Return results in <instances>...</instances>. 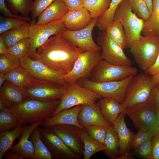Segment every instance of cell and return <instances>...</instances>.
Instances as JSON below:
<instances>
[{
  "instance_id": "obj_30",
  "label": "cell",
  "mask_w": 159,
  "mask_h": 159,
  "mask_svg": "<svg viewBox=\"0 0 159 159\" xmlns=\"http://www.w3.org/2000/svg\"><path fill=\"white\" fill-rule=\"evenodd\" d=\"M6 80L13 85L23 88L29 85L34 79L21 65L5 74Z\"/></svg>"
},
{
  "instance_id": "obj_40",
  "label": "cell",
  "mask_w": 159,
  "mask_h": 159,
  "mask_svg": "<svg viewBox=\"0 0 159 159\" xmlns=\"http://www.w3.org/2000/svg\"><path fill=\"white\" fill-rule=\"evenodd\" d=\"M133 11L140 18L145 21L150 16L148 7L143 0H127Z\"/></svg>"
},
{
  "instance_id": "obj_12",
  "label": "cell",
  "mask_w": 159,
  "mask_h": 159,
  "mask_svg": "<svg viewBox=\"0 0 159 159\" xmlns=\"http://www.w3.org/2000/svg\"><path fill=\"white\" fill-rule=\"evenodd\" d=\"M97 42L100 48L102 60L115 65L131 66L132 62L123 49L110 38L105 31L99 32Z\"/></svg>"
},
{
  "instance_id": "obj_57",
  "label": "cell",
  "mask_w": 159,
  "mask_h": 159,
  "mask_svg": "<svg viewBox=\"0 0 159 159\" xmlns=\"http://www.w3.org/2000/svg\"><path fill=\"white\" fill-rule=\"evenodd\" d=\"M156 114L157 122L158 124L159 125V108L155 110Z\"/></svg>"
},
{
  "instance_id": "obj_18",
  "label": "cell",
  "mask_w": 159,
  "mask_h": 159,
  "mask_svg": "<svg viewBox=\"0 0 159 159\" xmlns=\"http://www.w3.org/2000/svg\"><path fill=\"white\" fill-rule=\"evenodd\" d=\"M80 124L84 128L90 126H101L107 127H113L106 120L100 107L96 103L82 105L78 116Z\"/></svg>"
},
{
  "instance_id": "obj_56",
  "label": "cell",
  "mask_w": 159,
  "mask_h": 159,
  "mask_svg": "<svg viewBox=\"0 0 159 159\" xmlns=\"http://www.w3.org/2000/svg\"><path fill=\"white\" fill-rule=\"evenodd\" d=\"M6 80L5 74L0 72V88Z\"/></svg>"
},
{
  "instance_id": "obj_4",
  "label": "cell",
  "mask_w": 159,
  "mask_h": 159,
  "mask_svg": "<svg viewBox=\"0 0 159 159\" xmlns=\"http://www.w3.org/2000/svg\"><path fill=\"white\" fill-rule=\"evenodd\" d=\"M118 20L122 24L126 36L127 48L141 36L145 21L132 10L127 0H123L115 13L113 21Z\"/></svg>"
},
{
  "instance_id": "obj_19",
  "label": "cell",
  "mask_w": 159,
  "mask_h": 159,
  "mask_svg": "<svg viewBox=\"0 0 159 159\" xmlns=\"http://www.w3.org/2000/svg\"><path fill=\"white\" fill-rule=\"evenodd\" d=\"M126 115L124 112L120 113L113 125L119 140L118 157L123 156L131 152L135 135L126 125L125 121Z\"/></svg>"
},
{
  "instance_id": "obj_43",
  "label": "cell",
  "mask_w": 159,
  "mask_h": 159,
  "mask_svg": "<svg viewBox=\"0 0 159 159\" xmlns=\"http://www.w3.org/2000/svg\"><path fill=\"white\" fill-rule=\"evenodd\" d=\"M54 0H35L32 3L31 9L32 22L40 15Z\"/></svg>"
},
{
  "instance_id": "obj_52",
  "label": "cell",
  "mask_w": 159,
  "mask_h": 159,
  "mask_svg": "<svg viewBox=\"0 0 159 159\" xmlns=\"http://www.w3.org/2000/svg\"><path fill=\"white\" fill-rule=\"evenodd\" d=\"M8 9L6 7L5 0H0V11L1 13H4L7 11Z\"/></svg>"
},
{
  "instance_id": "obj_49",
  "label": "cell",
  "mask_w": 159,
  "mask_h": 159,
  "mask_svg": "<svg viewBox=\"0 0 159 159\" xmlns=\"http://www.w3.org/2000/svg\"><path fill=\"white\" fill-rule=\"evenodd\" d=\"M159 72V54L153 64L145 71L146 74L152 76Z\"/></svg>"
},
{
  "instance_id": "obj_44",
  "label": "cell",
  "mask_w": 159,
  "mask_h": 159,
  "mask_svg": "<svg viewBox=\"0 0 159 159\" xmlns=\"http://www.w3.org/2000/svg\"><path fill=\"white\" fill-rule=\"evenodd\" d=\"M154 135L147 130H140L135 134L133 141L132 149L134 150L141 144L152 140Z\"/></svg>"
},
{
  "instance_id": "obj_1",
  "label": "cell",
  "mask_w": 159,
  "mask_h": 159,
  "mask_svg": "<svg viewBox=\"0 0 159 159\" xmlns=\"http://www.w3.org/2000/svg\"><path fill=\"white\" fill-rule=\"evenodd\" d=\"M84 51L60 35L50 37L37 50L39 60L53 71L69 73L80 54Z\"/></svg>"
},
{
  "instance_id": "obj_45",
  "label": "cell",
  "mask_w": 159,
  "mask_h": 159,
  "mask_svg": "<svg viewBox=\"0 0 159 159\" xmlns=\"http://www.w3.org/2000/svg\"><path fill=\"white\" fill-rule=\"evenodd\" d=\"M152 140L141 144L134 150V155L141 158L149 159L152 150Z\"/></svg>"
},
{
  "instance_id": "obj_32",
  "label": "cell",
  "mask_w": 159,
  "mask_h": 159,
  "mask_svg": "<svg viewBox=\"0 0 159 159\" xmlns=\"http://www.w3.org/2000/svg\"><path fill=\"white\" fill-rule=\"evenodd\" d=\"M105 31L109 37L123 49L127 48L125 31L119 21H113Z\"/></svg>"
},
{
  "instance_id": "obj_37",
  "label": "cell",
  "mask_w": 159,
  "mask_h": 159,
  "mask_svg": "<svg viewBox=\"0 0 159 159\" xmlns=\"http://www.w3.org/2000/svg\"><path fill=\"white\" fill-rule=\"evenodd\" d=\"M30 48V40L28 37L23 39L8 47V52L19 59L27 55Z\"/></svg>"
},
{
  "instance_id": "obj_26",
  "label": "cell",
  "mask_w": 159,
  "mask_h": 159,
  "mask_svg": "<svg viewBox=\"0 0 159 159\" xmlns=\"http://www.w3.org/2000/svg\"><path fill=\"white\" fill-rule=\"evenodd\" d=\"M153 10L145 21L142 33L144 36L159 37V0H153Z\"/></svg>"
},
{
  "instance_id": "obj_38",
  "label": "cell",
  "mask_w": 159,
  "mask_h": 159,
  "mask_svg": "<svg viewBox=\"0 0 159 159\" xmlns=\"http://www.w3.org/2000/svg\"><path fill=\"white\" fill-rule=\"evenodd\" d=\"M11 9L19 13L22 16L28 18L30 12L33 0H6Z\"/></svg>"
},
{
  "instance_id": "obj_17",
  "label": "cell",
  "mask_w": 159,
  "mask_h": 159,
  "mask_svg": "<svg viewBox=\"0 0 159 159\" xmlns=\"http://www.w3.org/2000/svg\"><path fill=\"white\" fill-rule=\"evenodd\" d=\"M49 128L76 153L83 156L84 145L77 127L69 124L54 125Z\"/></svg>"
},
{
  "instance_id": "obj_14",
  "label": "cell",
  "mask_w": 159,
  "mask_h": 159,
  "mask_svg": "<svg viewBox=\"0 0 159 159\" xmlns=\"http://www.w3.org/2000/svg\"><path fill=\"white\" fill-rule=\"evenodd\" d=\"M41 139L54 159H80L82 156L73 152L49 128L41 130Z\"/></svg>"
},
{
  "instance_id": "obj_46",
  "label": "cell",
  "mask_w": 159,
  "mask_h": 159,
  "mask_svg": "<svg viewBox=\"0 0 159 159\" xmlns=\"http://www.w3.org/2000/svg\"><path fill=\"white\" fill-rule=\"evenodd\" d=\"M148 102L155 110L159 108V89L156 86L154 87Z\"/></svg>"
},
{
  "instance_id": "obj_47",
  "label": "cell",
  "mask_w": 159,
  "mask_h": 159,
  "mask_svg": "<svg viewBox=\"0 0 159 159\" xmlns=\"http://www.w3.org/2000/svg\"><path fill=\"white\" fill-rule=\"evenodd\" d=\"M152 152L149 159H159V133L151 140Z\"/></svg>"
},
{
  "instance_id": "obj_36",
  "label": "cell",
  "mask_w": 159,
  "mask_h": 159,
  "mask_svg": "<svg viewBox=\"0 0 159 159\" xmlns=\"http://www.w3.org/2000/svg\"><path fill=\"white\" fill-rule=\"evenodd\" d=\"M123 0H111L107 11L97 19L96 26L100 31H105L113 21L115 11L120 3Z\"/></svg>"
},
{
  "instance_id": "obj_50",
  "label": "cell",
  "mask_w": 159,
  "mask_h": 159,
  "mask_svg": "<svg viewBox=\"0 0 159 159\" xmlns=\"http://www.w3.org/2000/svg\"><path fill=\"white\" fill-rule=\"evenodd\" d=\"M5 159H24L21 156L12 152H6L4 156Z\"/></svg>"
},
{
  "instance_id": "obj_8",
  "label": "cell",
  "mask_w": 159,
  "mask_h": 159,
  "mask_svg": "<svg viewBox=\"0 0 159 159\" xmlns=\"http://www.w3.org/2000/svg\"><path fill=\"white\" fill-rule=\"evenodd\" d=\"M65 83L34 78L31 83L24 88L27 99L51 101L62 99L65 91Z\"/></svg>"
},
{
  "instance_id": "obj_39",
  "label": "cell",
  "mask_w": 159,
  "mask_h": 159,
  "mask_svg": "<svg viewBox=\"0 0 159 159\" xmlns=\"http://www.w3.org/2000/svg\"><path fill=\"white\" fill-rule=\"evenodd\" d=\"M20 65L19 60L8 53L0 54V73L6 74Z\"/></svg>"
},
{
  "instance_id": "obj_34",
  "label": "cell",
  "mask_w": 159,
  "mask_h": 159,
  "mask_svg": "<svg viewBox=\"0 0 159 159\" xmlns=\"http://www.w3.org/2000/svg\"><path fill=\"white\" fill-rule=\"evenodd\" d=\"M106 147L105 155L111 159H117L118 157L119 140L117 133L113 127L109 128L104 142Z\"/></svg>"
},
{
  "instance_id": "obj_22",
  "label": "cell",
  "mask_w": 159,
  "mask_h": 159,
  "mask_svg": "<svg viewBox=\"0 0 159 159\" xmlns=\"http://www.w3.org/2000/svg\"><path fill=\"white\" fill-rule=\"evenodd\" d=\"M82 105L75 106L64 110L58 114L49 117L42 122V125L44 127H49L60 124H69L74 125L80 129L85 128L81 125L78 120V116Z\"/></svg>"
},
{
  "instance_id": "obj_5",
  "label": "cell",
  "mask_w": 159,
  "mask_h": 159,
  "mask_svg": "<svg viewBox=\"0 0 159 159\" xmlns=\"http://www.w3.org/2000/svg\"><path fill=\"white\" fill-rule=\"evenodd\" d=\"M129 48L138 66L145 71L153 64L159 54V37L141 36Z\"/></svg>"
},
{
  "instance_id": "obj_24",
  "label": "cell",
  "mask_w": 159,
  "mask_h": 159,
  "mask_svg": "<svg viewBox=\"0 0 159 159\" xmlns=\"http://www.w3.org/2000/svg\"><path fill=\"white\" fill-rule=\"evenodd\" d=\"M69 10L63 0H54L38 17L37 25L61 20Z\"/></svg>"
},
{
  "instance_id": "obj_48",
  "label": "cell",
  "mask_w": 159,
  "mask_h": 159,
  "mask_svg": "<svg viewBox=\"0 0 159 159\" xmlns=\"http://www.w3.org/2000/svg\"><path fill=\"white\" fill-rule=\"evenodd\" d=\"M69 10H80L84 8L83 1L81 0H63Z\"/></svg>"
},
{
  "instance_id": "obj_13",
  "label": "cell",
  "mask_w": 159,
  "mask_h": 159,
  "mask_svg": "<svg viewBox=\"0 0 159 159\" xmlns=\"http://www.w3.org/2000/svg\"><path fill=\"white\" fill-rule=\"evenodd\" d=\"M102 59L101 52L89 51L82 53L72 70L64 75L65 82L73 83L81 78H89L93 69Z\"/></svg>"
},
{
  "instance_id": "obj_29",
  "label": "cell",
  "mask_w": 159,
  "mask_h": 159,
  "mask_svg": "<svg viewBox=\"0 0 159 159\" xmlns=\"http://www.w3.org/2000/svg\"><path fill=\"white\" fill-rule=\"evenodd\" d=\"M41 128L39 126L30 134L29 139L34 148V159H52V156L42 141L41 137Z\"/></svg>"
},
{
  "instance_id": "obj_7",
  "label": "cell",
  "mask_w": 159,
  "mask_h": 159,
  "mask_svg": "<svg viewBox=\"0 0 159 159\" xmlns=\"http://www.w3.org/2000/svg\"><path fill=\"white\" fill-rule=\"evenodd\" d=\"M65 93L60 103L52 114L55 115L61 111L79 105L95 103L100 97L94 92L79 85L76 82H65Z\"/></svg>"
},
{
  "instance_id": "obj_51",
  "label": "cell",
  "mask_w": 159,
  "mask_h": 159,
  "mask_svg": "<svg viewBox=\"0 0 159 159\" xmlns=\"http://www.w3.org/2000/svg\"><path fill=\"white\" fill-rule=\"evenodd\" d=\"M8 49L1 35L0 36V54L8 53Z\"/></svg>"
},
{
  "instance_id": "obj_33",
  "label": "cell",
  "mask_w": 159,
  "mask_h": 159,
  "mask_svg": "<svg viewBox=\"0 0 159 159\" xmlns=\"http://www.w3.org/2000/svg\"><path fill=\"white\" fill-rule=\"evenodd\" d=\"M111 0H85L83 6L90 13L92 19L98 18L110 7Z\"/></svg>"
},
{
  "instance_id": "obj_27",
  "label": "cell",
  "mask_w": 159,
  "mask_h": 159,
  "mask_svg": "<svg viewBox=\"0 0 159 159\" xmlns=\"http://www.w3.org/2000/svg\"><path fill=\"white\" fill-rule=\"evenodd\" d=\"M23 128V125H20L11 130L0 131V159H2L5 153L12 147L15 140L20 138Z\"/></svg>"
},
{
  "instance_id": "obj_25",
  "label": "cell",
  "mask_w": 159,
  "mask_h": 159,
  "mask_svg": "<svg viewBox=\"0 0 159 159\" xmlns=\"http://www.w3.org/2000/svg\"><path fill=\"white\" fill-rule=\"evenodd\" d=\"M97 104L104 118L113 126L118 116L122 112V104L111 97H101L98 100Z\"/></svg>"
},
{
  "instance_id": "obj_16",
  "label": "cell",
  "mask_w": 159,
  "mask_h": 159,
  "mask_svg": "<svg viewBox=\"0 0 159 159\" xmlns=\"http://www.w3.org/2000/svg\"><path fill=\"white\" fill-rule=\"evenodd\" d=\"M19 60L21 65L36 79L60 83L65 82V75L53 71L39 60L31 59L27 55Z\"/></svg>"
},
{
  "instance_id": "obj_9",
  "label": "cell",
  "mask_w": 159,
  "mask_h": 159,
  "mask_svg": "<svg viewBox=\"0 0 159 159\" xmlns=\"http://www.w3.org/2000/svg\"><path fill=\"white\" fill-rule=\"evenodd\" d=\"M137 72L135 67L115 65L102 59L93 69L89 78L95 82L119 81L134 76Z\"/></svg>"
},
{
  "instance_id": "obj_58",
  "label": "cell",
  "mask_w": 159,
  "mask_h": 159,
  "mask_svg": "<svg viewBox=\"0 0 159 159\" xmlns=\"http://www.w3.org/2000/svg\"><path fill=\"white\" fill-rule=\"evenodd\" d=\"M5 107L4 104L0 100V110H1L3 109Z\"/></svg>"
},
{
  "instance_id": "obj_20",
  "label": "cell",
  "mask_w": 159,
  "mask_h": 159,
  "mask_svg": "<svg viewBox=\"0 0 159 159\" xmlns=\"http://www.w3.org/2000/svg\"><path fill=\"white\" fill-rule=\"evenodd\" d=\"M42 122H35L23 126V128L19 142L10 150L24 159H34V148L29 137L32 131L37 127L42 125Z\"/></svg>"
},
{
  "instance_id": "obj_21",
  "label": "cell",
  "mask_w": 159,
  "mask_h": 159,
  "mask_svg": "<svg viewBox=\"0 0 159 159\" xmlns=\"http://www.w3.org/2000/svg\"><path fill=\"white\" fill-rule=\"evenodd\" d=\"M24 88L6 80L0 88V100L5 107L11 108L27 99Z\"/></svg>"
},
{
  "instance_id": "obj_60",
  "label": "cell",
  "mask_w": 159,
  "mask_h": 159,
  "mask_svg": "<svg viewBox=\"0 0 159 159\" xmlns=\"http://www.w3.org/2000/svg\"><path fill=\"white\" fill-rule=\"evenodd\" d=\"M82 0V1H84V0Z\"/></svg>"
},
{
  "instance_id": "obj_61",
  "label": "cell",
  "mask_w": 159,
  "mask_h": 159,
  "mask_svg": "<svg viewBox=\"0 0 159 159\" xmlns=\"http://www.w3.org/2000/svg\"></svg>"
},
{
  "instance_id": "obj_2",
  "label": "cell",
  "mask_w": 159,
  "mask_h": 159,
  "mask_svg": "<svg viewBox=\"0 0 159 159\" xmlns=\"http://www.w3.org/2000/svg\"><path fill=\"white\" fill-rule=\"evenodd\" d=\"M61 100L44 102L27 99L10 109L23 126L43 122L52 117Z\"/></svg>"
},
{
  "instance_id": "obj_10",
  "label": "cell",
  "mask_w": 159,
  "mask_h": 159,
  "mask_svg": "<svg viewBox=\"0 0 159 159\" xmlns=\"http://www.w3.org/2000/svg\"><path fill=\"white\" fill-rule=\"evenodd\" d=\"M133 77L121 80L101 82H94L89 78H83L78 80L76 82L94 92L100 97L112 98L122 104L126 88Z\"/></svg>"
},
{
  "instance_id": "obj_28",
  "label": "cell",
  "mask_w": 159,
  "mask_h": 159,
  "mask_svg": "<svg viewBox=\"0 0 159 159\" xmlns=\"http://www.w3.org/2000/svg\"><path fill=\"white\" fill-rule=\"evenodd\" d=\"M79 132L84 145L83 159H90L96 153L106 149V146L92 139L85 129H79Z\"/></svg>"
},
{
  "instance_id": "obj_42",
  "label": "cell",
  "mask_w": 159,
  "mask_h": 159,
  "mask_svg": "<svg viewBox=\"0 0 159 159\" xmlns=\"http://www.w3.org/2000/svg\"><path fill=\"white\" fill-rule=\"evenodd\" d=\"M85 128L92 139L104 145L105 140L109 128L95 125L88 126Z\"/></svg>"
},
{
  "instance_id": "obj_15",
  "label": "cell",
  "mask_w": 159,
  "mask_h": 159,
  "mask_svg": "<svg viewBox=\"0 0 159 159\" xmlns=\"http://www.w3.org/2000/svg\"><path fill=\"white\" fill-rule=\"evenodd\" d=\"M97 19H92L87 26L80 29L72 31L66 29L59 35L70 41L84 51L101 52L100 47L95 43L92 37V32L96 26Z\"/></svg>"
},
{
  "instance_id": "obj_41",
  "label": "cell",
  "mask_w": 159,
  "mask_h": 159,
  "mask_svg": "<svg viewBox=\"0 0 159 159\" xmlns=\"http://www.w3.org/2000/svg\"><path fill=\"white\" fill-rule=\"evenodd\" d=\"M25 20L0 16V34L28 23Z\"/></svg>"
},
{
  "instance_id": "obj_55",
  "label": "cell",
  "mask_w": 159,
  "mask_h": 159,
  "mask_svg": "<svg viewBox=\"0 0 159 159\" xmlns=\"http://www.w3.org/2000/svg\"><path fill=\"white\" fill-rule=\"evenodd\" d=\"M133 158V155L131 151L129 153L123 156L117 157V159H132Z\"/></svg>"
},
{
  "instance_id": "obj_54",
  "label": "cell",
  "mask_w": 159,
  "mask_h": 159,
  "mask_svg": "<svg viewBox=\"0 0 159 159\" xmlns=\"http://www.w3.org/2000/svg\"><path fill=\"white\" fill-rule=\"evenodd\" d=\"M143 0L145 2L147 6L151 15L153 10V0Z\"/></svg>"
},
{
  "instance_id": "obj_53",
  "label": "cell",
  "mask_w": 159,
  "mask_h": 159,
  "mask_svg": "<svg viewBox=\"0 0 159 159\" xmlns=\"http://www.w3.org/2000/svg\"><path fill=\"white\" fill-rule=\"evenodd\" d=\"M151 77L154 85V86H157L159 83V72Z\"/></svg>"
},
{
  "instance_id": "obj_31",
  "label": "cell",
  "mask_w": 159,
  "mask_h": 159,
  "mask_svg": "<svg viewBox=\"0 0 159 159\" xmlns=\"http://www.w3.org/2000/svg\"><path fill=\"white\" fill-rule=\"evenodd\" d=\"M31 23L6 31L1 34L6 47H9L23 38L29 37Z\"/></svg>"
},
{
  "instance_id": "obj_11",
  "label": "cell",
  "mask_w": 159,
  "mask_h": 159,
  "mask_svg": "<svg viewBox=\"0 0 159 159\" xmlns=\"http://www.w3.org/2000/svg\"><path fill=\"white\" fill-rule=\"evenodd\" d=\"M122 112L132 120L138 130H147L154 136L159 133L155 110L148 102L128 108Z\"/></svg>"
},
{
  "instance_id": "obj_59",
  "label": "cell",
  "mask_w": 159,
  "mask_h": 159,
  "mask_svg": "<svg viewBox=\"0 0 159 159\" xmlns=\"http://www.w3.org/2000/svg\"><path fill=\"white\" fill-rule=\"evenodd\" d=\"M159 89V83L158 84V85L156 86Z\"/></svg>"
},
{
  "instance_id": "obj_3",
  "label": "cell",
  "mask_w": 159,
  "mask_h": 159,
  "mask_svg": "<svg viewBox=\"0 0 159 159\" xmlns=\"http://www.w3.org/2000/svg\"><path fill=\"white\" fill-rule=\"evenodd\" d=\"M154 86L151 76L144 73L133 76L126 90L122 104V112L135 106L147 102Z\"/></svg>"
},
{
  "instance_id": "obj_6",
  "label": "cell",
  "mask_w": 159,
  "mask_h": 159,
  "mask_svg": "<svg viewBox=\"0 0 159 159\" xmlns=\"http://www.w3.org/2000/svg\"><path fill=\"white\" fill-rule=\"evenodd\" d=\"M66 28L60 20L47 24L37 25L31 22L29 38L30 48L27 57L34 60H39L37 52L38 48L51 37L60 34Z\"/></svg>"
},
{
  "instance_id": "obj_35",
  "label": "cell",
  "mask_w": 159,
  "mask_h": 159,
  "mask_svg": "<svg viewBox=\"0 0 159 159\" xmlns=\"http://www.w3.org/2000/svg\"><path fill=\"white\" fill-rule=\"evenodd\" d=\"M20 125L19 122L10 108L5 107L0 110V131L12 130Z\"/></svg>"
},
{
  "instance_id": "obj_23",
  "label": "cell",
  "mask_w": 159,
  "mask_h": 159,
  "mask_svg": "<svg viewBox=\"0 0 159 159\" xmlns=\"http://www.w3.org/2000/svg\"><path fill=\"white\" fill-rule=\"evenodd\" d=\"M92 19L89 12L84 8L79 10H69L60 20L66 29L75 31L86 26Z\"/></svg>"
}]
</instances>
